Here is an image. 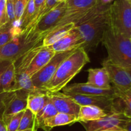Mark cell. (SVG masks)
<instances>
[{
	"instance_id": "obj_1",
	"label": "cell",
	"mask_w": 131,
	"mask_h": 131,
	"mask_svg": "<svg viewBox=\"0 0 131 131\" xmlns=\"http://www.w3.org/2000/svg\"><path fill=\"white\" fill-rule=\"evenodd\" d=\"M90 58L83 47L76 49L62 62L51 80L43 88L46 92H59L90 62Z\"/></svg>"
},
{
	"instance_id": "obj_2",
	"label": "cell",
	"mask_w": 131,
	"mask_h": 131,
	"mask_svg": "<svg viewBox=\"0 0 131 131\" xmlns=\"http://www.w3.org/2000/svg\"><path fill=\"white\" fill-rule=\"evenodd\" d=\"M45 35L37 30L36 25L28 24L20 34L0 47V60L14 62L29 50L42 45Z\"/></svg>"
},
{
	"instance_id": "obj_3",
	"label": "cell",
	"mask_w": 131,
	"mask_h": 131,
	"mask_svg": "<svg viewBox=\"0 0 131 131\" xmlns=\"http://www.w3.org/2000/svg\"><path fill=\"white\" fill-rule=\"evenodd\" d=\"M102 42L107 50V59L118 65L131 66V40L110 22L104 33Z\"/></svg>"
},
{
	"instance_id": "obj_4",
	"label": "cell",
	"mask_w": 131,
	"mask_h": 131,
	"mask_svg": "<svg viewBox=\"0 0 131 131\" xmlns=\"http://www.w3.org/2000/svg\"><path fill=\"white\" fill-rule=\"evenodd\" d=\"M109 9L75 26L84 41L83 48L86 52L102 42L104 33L109 23Z\"/></svg>"
},
{
	"instance_id": "obj_5",
	"label": "cell",
	"mask_w": 131,
	"mask_h": 131,
	"mask_svg": "<svg viewBox=\"0 0 131 131\" xmlns=\"http://www.w3.org/2000/svg\"><path fill=\"white\" fill-rule=\"evenodd\" d=\"M109 22L128 37L131 33L130 0H114L109 9Z\"/></svg>"
},
{
	"instance_id": "obj_6",
	"label": "cell",
	"mask_w": 131,
	"mask_h": 131,
	"mask_svg": "<svg viewBox=\"0 0 131 131\" xmlns=\"http://www.w3.org/2000/svg\"><path fill=\"white\" fill-rule=\"evenodd\" d=\"M98 1L99 0H65L66 11L53 29L71 23H74L75 26L81 24L88 10L94 6Z\"/></svg>"
},
{
	"instance_id": "obj_7",
	"label": "cell",
	"mask_w": 131,
	"mask_h": 131,
	"mask_svg": "<svg viewBox=\"0 0 131 131\" xmlns=\"http://www.w3.org/2000/svg\"><path fill=\"white\" fill-rule=\"evenodd\" d=\"M123 112H113L106 116L91 121L81 122L86 131H98L104 130L125 131L124 126L129 119Z\"/></svg>"
},
{
	"instance_id": "obj_8",
	"label": "cell",
	"mask_w": 131,
	"mask_h": 131,
	"mask_svg": "<svg viewBox=\"0 0 131 131\" xmlns=\"http://www.w3.org/2000/svg\"><path fill=\"white\" fill-rule=\"evenodd\" d=\"M75 50L56 53L54 56L44 67L32 76L31 80L33 86L38 89L43 90V87L52 78L62 62L70 56Z\"/></svg>"
},
{
	"instance_id": "obj_9",
	"label": "cell",
	"mask_w": 131,
	"mask_h": 131,
	"mask_svg": "<svg viewBox=\"0 0 131 131\" xmlns=\"http://www.w3.org/2000/svg\"><path fill=\"white\" fill-rule=\"evenodd\" d=\"M102 64L108 73L114 88L121 91L131 89V66L115 64L107 58L103 60Z\"/></svg>"
},
{
	"instance_id": "obj_10",
	"label": "cell",
	"mask_w": 131,
	"mask_h": 131,
	"mask_svg": "<svg viewBox=\"0 0 131 131\" xmlns=\"http://www.w3.org/2000/svg\"><path fill=\"white\" fill-rule=\"evenodd\" d=\"M65 11L66 4L65 1H64L51 9L40 19L37 24V30L46 35L58 23L63 16Z\"/></svg>"
},
{
	"instance_id": "obj_11",
	"label": "cell",
	"mask_w": 131,
	"mask_h": 131,
	"mask_svg": "<svg viewBox=\"0 0 131 131\" xmlns=\"http://www.w3.org/2000/svg\"><path fill=\"white\" fill-rule=\"evenodd\" d=\"M58 113L72 114L78 117L81 105L63 92H47Z\"/></svg>"
},
{
	"instance_id": "obj_12",
	"label": "cell",
	"mask_w": 131,
	"mask_h": 131,
	"mask_svg": "<svg viewBox=\"0 0 131 131\" xmlns=\"http://www.w3.org/2000/svg\"><path fill=\"white\" fill-rule=\"evenodd\" d=\"M84 41L82 39L79 30L74 26L65 37L51 46H48L55 53L64 52L83 47Z\"/></svg>"
},
{
	"instance_id": "obj_13",
	"label": "cell",
	"mask_w": 131,
	"mask_h": 131,
	"mask_svg": "<svg viewBox=\"0 0 131 131\" xmlns=\"http://www.w3.org/2000/svg\"><path fill=\"white\" fill-rule=\"evenodd\" d=\"M64 94L75 93L81 95H104V96H115V89L113 87L110 89H102L95 87L88 83H76L67 86L63 89Z\"/></svg>"
},
{
	"instance_id": "obj_14",
	"label": "cell",
	"mask_w": 131,
	"mask_h": 131,
	"mask_svg": "<svg viewBox=\"0 0 131 131\" xmlns=\"http://www.w3.org/2000/svg\"><path fill=\"white\" fill-rule=\"evenodd\" d=\"M29 94L21 91L14 92L7 101L3 114V118L11 116L27 109V98Z\"/></svg>"
},
{
	"instance_id": "obj_15",
	"label": "cell",
	"mask_w": 131,
	"mask_h": 131,
	"mask_svg": "<svg viewBox=\"0 0 131 131\" xmlns=\"http://www.w3.org/2000/svg\"><path fill=\"white\" fill-rule=\"evenodd\" d=\"M55 54L56 53L49 47L42 46L31 62L26 73L31 78L33 74L40 70L51 60Z\"/></svg>"
},
{
	"instance_id": "obj_16",
	"label": "cell",
	"mask_w": 131,
	"mask_h": 131,
	"mask_svg": "<svg viewBox=\"0 0 131 131\" xmlns=\"http://www.w3.org/2000/svg\"><path fill=\"white\" fill-rule=\"evenodd\" d=\"M88 77L86 83L102 89H110L113 87L108 73L104 67L91 68L88 70Z\"/></svg>"
},
{
	"instance_id": "obj_17",
	"label": "cell",
	"mask_w": 131,
	"mask_h": 131,
	"mask_svg": "<svg viewBox=\"0 0 131 131\" xmlns=\"http://www.w3.org/2000/svg\"><path fill=\"white\" fill-rule=\"evenodd\" d=\"M78 122V117L72 114L58 113L55 115L47 118L40 126L45 131H51L54 127L73 124Z\"/></svg>"
},
{
	"instance_id": "obj_18",
	"label": "cell",
	"mask_w": 131,
	"mask_h": 131,
	"mask_svg": "<svg viewBox=\"0 0 131 131\" xmlns=\"http://www.w3.org/2000/svg\"><path fill=\"white\" fill-rule=\"evenodd\" d=\"M108 113L99 107L95 105H82L79 109L78 122L97 120L106 116Z\"/></svg>"
},
{
	"instance_id": "obj_19",
	"label": "cell",
	"mask_w": 131,
	"mask_h": 131,
	"mask_svg": "<svg viewBox=\"0 0 131 131\" xmlns=\"http://www.w3.org/2000/svg\"><path fill=\"white\" fill-rule=\"evenodd\" d=\"M49 100L46 91L31 92L27 98V108L36 115Z\"/></svg>"
},
{
	"instance_id": "obj_20",
	"label": "cell",
	"mask_w": 131,
	"mask_h": 131,
	"mask_svg": "<svg viewBox=\"0 0 131 131\" xmlns=\"http://www.w3.org/2000/svg\"><path fill=\"white\" fill-rule=\"evenodd\" d=\"M74 26L75 24L71 23L51 30L43 37L42 46L48 47L52 45L61 38L65 37Z\"/></svg>"
},
{
	"instance_id": "obj_21",
	"label": "cell",
	"mask_w": 131,
	"mask_h": 131,
	"mask_svg": "<svg viewBox=\"0 0 131 131\" xmlns=\"http://www.w3.org/2000/svg\"><path fill=\"white\" fill-rule=\"evenodd\" d=\"M15 83V69L14 62L8 66L1 77V88L3 92H13Z\"/></svg>"
},
{
	"instance_id": "obj_22",
	"label": "cell",
	"mask_w": 131,
	"mask_h": 131,
	"mask_svg": "<svg viewBox=\"0 0 131 131\" xmlns=\"http://www.w3.org/2000/svg\"><path fill=\"white\" fill-rule=\"evenodd\" d=\"M22 30L17 24L6 23L0 28V47L10 42L14 37L20 34Z\"/></svg>"
},
{
	"instance_id": "obj_23",
	"label": "cell",
	"mask_w": 131,
	"mask_h": 131,
	"mask_svg": "<svg viewBox=\"0 0 131 131\" xmlns=\"http://www.w3.org/2000/svg\"><path fill=\"white\" fill-rule=\"evenodd\" d=\"M58 113L56 107L51 100L45 105V106L35 115V130L37 131L40 128L43 121Z\"/></svg>"
},
{
	"instance_id": "obj_24",
	"label": "cell",
	"mask_w": 131,
	"mask_h": 131,
	"mask_svg": "<svg viewBox=\"0 0 131 131\" xmlns=\"http://www.w3.org/2000/svg\"><path fill=\"white\" fill-rule=\"evenodd\" d=\"M115 91L116 97L121 102L123 113L130 118L131 117V89L124 91L115 89Z\"/></svg>"
},
{
	"instance_id": "obj_25",
	"label": "cell",
	"mask_w": 131,
	"mask_h": 131,
	"mask_svg": "<svg viewBox=\"0 0 131 131\" xmlns=\"http://www.w3.org/2000/svg\"><path fill=\"white\" fill-rule=\"evenodd\" d=\"M35 15V7L34 0H29L27 4L25 9L19 22V26L22 31L25 29L28 24L31 22Z\"/></svg>"
},
{
	"instance_id": "obj_26",
	"label": "cell",
	"mask_w": 131,
	"mask_h": 131,
	"mask_svg": "<svg viewBox=\"0 0 131 131\" xmlns=\"http://www.w3.org/2000/svg\"><path fill=\"white\" fill-rule=\"evenodd\" d=\"M35 115L29 109L27 108L25 109L20 119L18 130H23L28 128H34L35 130Z\"/></svg>"
},
{
	"instance_id": "obj_27",
	"label": "cell",
	"mask_w": 131,
	"mask_h": 131,
	"mask_svg": "<svg viewBox=\"0 0 131 131\" xmlns=\"http://www.w3.org/2000/svg\"><path fill=\"white\" fill-rule=\"evenodd\" d=\"M65 1V0H46L43 8H42V9L41 10V11L40 12L39 14H38V15L36 17V18H35L29 24H34V25L37 26L38 21L40 20V19L44 14H46V13L48 12L49 11H50L51 9H52L54 7L57 6L58 4H60V3L63 2V1Z\"/></svg>"
},
{
	"instance_id": "obj_28",
	"label": "cell",
	"mask_w": 131,
	"mask_h": 131,
	"mask_svg": "<svg viewBox=\"0 0 131 131\" xmlns=\"http://www.w3.org/2000/svg\"><path fill=\"white\" fill-rule=\"evenodd\" d=\"M24 111L20 112L19 113L3 118L4 121L6 123L7 127V131H17L20 125V119H21Z\"/></svg>"
},
{
	"instance_id": "obj_29",
	"label": "cell",
	"mask_w": 131,
	"mask_h": 131,
	"mask_svg": "<svg viewBox=\"0 0 131 131\" xmlns=\"http://www.w3.org/2000/svg\"><path fill=\"white\" fill-rule=\"evenodd\" d=\"M29 0H13L15 10V24L19 26V22L24 9Z\"/></svg>"
},
{
	"instance_id": "obj_30",
	"label": "cell",
	"mask_w": 131,
	"mask_h": 131,
	"mask_svg": "<svg viewBox=\"0 0 131 131\" xmlns=\"http://www.w3.org/2000/svg\"><path fill=\"white\" fill-rule=\"evenodd\" d=\"M6 15L8 18V23L10 24H15V10L13 0L6 1Z\"/></svg>"
},
{
	"instance_id": "obj_31",
	"label": "cell",
	"mask_w": 131,
	"mask_h": 131,
	"mask_svg": "<svg viewBox=\"0 0 131 131\" xmlns=\"http://www.w3.org/2000/svg\"><path fill=\"white\" fill-rule=\"evenodd\" d=\"M13 93L14 92H2L0 94V114H3L6 103L13 95Z\"/></svg>"
},
{
	"instance_id": "obj_32",
	"label": "cell",
	"mask_w": 131,
	"mask_h": 131,
	"mask_svg": "<svg viewBox=\"0 0 131 131\" xmlns=\"http://www.w3.org/2000/svg\"><path fill=\"white\" fill-rule=\"evenodd\" d=\"M6 1L7 0H0V18L3 25L8 23L6 15Z\"/></svg>"
},
{
	"instance_id": "obj_33",
	"label": "cell",
	"mask_w": 131,
	"mask_h": 131,
	"mask_svg": "<svg viewBox=\"0 0 131 131\" xmlns=\"http://www.w3.org/2000/svg\"><path fill=\"white\" fill-rule=\"evenodd\" d=\"M12 61H8V60H0V94L2 93L1 88V77L3 73L5 71V69L8 67L11 63Z\"/></svg>"
},
{
	"instance_id": "obj_34",
	"label": "cell",
	"mask_w": 131,
	"mask_h": 131,
	"mask_svg": "<svg viewBox=\"0 0 131 131\" xmlns=\"http://www.w3.org/2000/svg\"><path fill=\"white\" fill-rule=\"evenodd\" d=\"M45 1H46V0H34L35 7V15L33 19H34L35 18H36V17L38 15V14H39L40 12L41 11V10H42V8H43V5H44Z\"/></svg>"
},
{
	"instance_id": "obj_35",
	"label": "cell",
	"mask_w": 131,
	"mask_h": 131,
	"mask_svg": "<svg viewBox=\"0 0 131 131\" xmlns=\"http://www.w3.org/2000/svg\"><path fill=\"white\" fill-rule=\"evenodd\" d=\"M0 131H7V127L3 118V114H0Z\"/></svg>"
},
{
	"instance_id": "obj_36",
	"label": "cell",
	"mask_w": 131,
	"mask_h": 131,
	"mask_svg": "<svg viewBox=\"0 0 131 131\" xmlns=\"http://www.w3.org/2000/svg\"><path fill=\"white\" fill-rule=\"evenodd\" d=\"M124 130L125 131H131V117L129 118L127 123L124 126Z\"/></svg>"
},
{
	"instance_id": "obj_37",
	"label": "cell",
	"mask_w": 131,
	"mask_h": 131,
	"mask_svg": "<svg viewBox=\"0 0 131 131\" xmlns=\"http://www.w3.org/2000/svg\"><path fill=\"white\" fill-rule=\"evenodd\" d=\"M113 1L114 0H99V1L101 3L105 5H111V4L113 2Z\"/></svg>"
},
{
	"instance_id": "obj_38",
	"label": "cell",
	"mask_w": 131,
	"mask_h": 131,
	"mask_svg": "<svg viewBox=\"0 0 131 131\" xmlns=\"http://www.w3.org/2000/svg\"><path fill=\"white\" fill-rule=\"evenodd\" d=\"M18 131H35V130H34V128H28V129L23 130H18Z\"/></svg>"
},
{
	"instance_id": "obj_39",
	"label": "cell",
	"mask_w": 131,
	"mask_h": 131,
	"mask_svg": "<svg viewBox=\"0 0 131 131\" xmlns=\"http://www.w3.org/2000/svg\"><path fill=\"white\" fill-rule=\"evenodd\" d=\"M3 25V23H2V21H1V18H0V28H1V27Z\"/></svg>"
},
{
	"instance_id": "obj_40",
	"label": "cell",
	"mask_w": 131,
	"mask_h": 131,
	"mask_svg": "<svg viewBox=\"0 0 131 131\" xmlns=\"http://www.w3.org/2000/svg\"><path fill=\"white\" fill-rule=\"evenodd\" d=\"M98 131H120V130H98Z\"/></svg>"
},
{
	"instance_id": "obj_41",
	"label": "cell",
	"mask_w": 131,
	"mask_h": 131,
	"mask_svg": "<svg viewBox=\"0 0 131 131\" xmlns=\"http://www.w3.org/2000/svg\"><path fill=\"white\" fill-rule=\"evenodd\" d=\"M130 40H131V33H130Z\"/></svg>"
},
{
	"instance_id": "obj_42",
	"label": "cell",
	"mask_w": 131,
	"mask_h": 131,
	"mask_svg": "<svg viewBox=\"0 0 131 131\" xmlns=\"http://www.w3.org/2000/svg\"><path fill=\"white\" fill-rule=\"evenodd\" d=\"M130 1H131V0H130Z\"/></svg>"
}]
</instances>
